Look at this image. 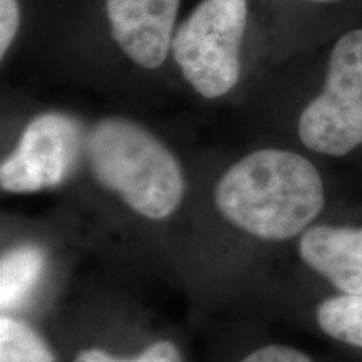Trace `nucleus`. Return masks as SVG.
<instances>
[{
  "mask_svg": "<svg viewBox=\"0 0 362 362\" xmlns=\"http://www.w3.org/2000/svg\"><path fill=\"white\" fill-rule=\"evenodd\" d=\"M298 2L309 4V6H337V4L347 2V0H298Z\"/></svg>",
  "mask_w": 362,
  "mask_h": 362,
  "instance_id": "obj_14",
  "label": "nucleus"
},
{
  "mask_svg": "<svg viewBox=\"0 0 362 362\" xmlns=\"http://www.w3.org/2000/svg\"><path fill=\"white\" fill-rule=\"evenodd\" d=\"M240 362H312L305 352L293 349L288 346H265L250 352Z\"/></svg>",
  "mask_w": 362,
  "mask_h": 362,
  "instance_id": "obj_13",
  "label": "nucleus"
},
{
  "mask_svg": "<svg viewBox=\"0 0 362 362\" xmlns=\"http://www.w3.org/2000/svg\"><path fill=\"white\" fill-rule=\"evenodd\" d=\"M19 4L17 0H0V56H6L19 29Z\"/></svg>",
  "mask_w": 362,
  "mask_h": 362,
  "instance_id": "obj_12",
  "label": "nucleus"
},
{
  "mask_svg": "<svg viewBox=\"0 0 362 362\" xmlns=\"http://www.w3.org/2000/svg\"><path fill=\"white\" fill-rule=\"evenodd\" d=\"M83 136L78 121L45 112L27 124L19 144L2 161L0 187L8 193H37L69 178L78 163Z\"/></svg>",
  "mask_w": 362,
  "mask_h": 362,
  "instance_id": "obj_5",
  "label": "nucleus"
},
{
  "mask_svg": "<svg viewBox=\"0 0 362 362\" xmlns=\"http://www.w3.org/2000/svg\"><path fill=\"white\" fill-rule=\"evenodd\" d=\"M300 259L347 296H362V228L315 225L302 233Z\"/></svg>",
  "mask_w": 362,
  "mask_h": 362,
  "instance_id": "obj_7",
  "label": "nucleus"
},
{
  "mask_svg": "<svg viewBox=\"0 0 362 362\" xmlns=\"http://www.w3.org/2000/svg\"><path fill=\"white\" fill-rule=\"evenodd\" d=\"M0 362H56L47 342L12 315L0 317Z\"/></svg>",
  "mask_w": 362,
  "mask_h": 362,
  "instance_id": "obj_10",
  "label": "nucleus"
},
{
  "mask_svg": "<svg viewBox=\"0 0 362 362\" xmlns=\"http://www.w3.org/2000/svg\"><path fill=\"white\" fill-rule=\"evenodd\" d=\"M245 27L247 0H203L176 29L173 57L203 98H221L237 86Z\"/></svg>",
  "mask_w": 362,
  "mask_h": 362,
  "instance_id": "obj_4",
  "label": "nucleus"
},
{
  "mask_svg": "<svg viewBox=\"0 0 362 362\" xmlns=\"http://www.w3.org/2000/svg\"><path fill=\"white\" fill-rule=\"evenodd\" d=\"M74 362H183V356L173 342L158 341L133 359L112 357L101 349H86L76 356Z\"/></svg>",
  "mask_w": 362,
  "mask_h": 362,
  "instance_id": "obj_11",
  "label": "nucleus"
},
{
  "mask_svg": "<svg viewBox=\"0 0 362 362\" xmlns=\"http://www.w3.org/2000/svg\"><path fill=\"white\" fill-rule=\"evenodd\" d=\"M317 322L327 336L362 349V296L327 298L317 309Z\"/></svg>",
  "mask_w": 362,
  "mask_h": 362,
  "instance_id": "obj_9",
  "label": "nucleus"
},
{
  "mask_svg": "<svg viewBox=\"0 0 362 362\" xmlns=\"http://www.w3.org/2000/svg\"><path fill=\"white\" fill-rule=\"evenodd\" d=\"M45 269L40 247L24 245L8 250L0 262V305L2 310L21 307L29 298Z\"/></svg>",
  "mask_w": 362,
  "mask_h": 362,
  "instance_id": "obj_8",
  "label": "nucleus"
},
{
  "mask_svg": "<svg viewBox=\"0 0 362 362\" xmlns=\"http://www.w3.org/2000/svg\"><path fill=\"white\" fill-rule=\"evenodd\" d=\"M180 0H106L116 44L134 64L156 69L173 42Z\"/></svg>",
  "mask_w": 362,
  "mask_h": 362,
  "instance_id": "obj_6",
  "label": "nucleus"
},
{
  "mask_svg": "<svg viewBox=\"0 0 362 362\" xmlns=\"http://www.w3.org/2000/svg\"><path fill=\"white\" fill-rule=\"evenodd\" d=\"M297 133L319 155L346 156L362 146V25L332 44L322 89L302 110Z\"/></svg>",
  "mask_w": 362,
  "mask_h": 362,
  "instance_id": "obj_3",
  "label": "nucleus"
},
{
  "mask_svg": "<svg viewBox=\"0 0 362 362\" xmlns=\"http://www.w3.org/2000/svg\"><path fill=\"white\" fill-rule=\"evenodd\" d=\"M86 151L98 183L144 218H168L183 202L187 185L178 160L143 126L123 117L99 121Z\"/></svg>",
  "mask_w": 362,
  "mask_h": 362,
  "instance_id": "obj_2",
  "label": "nucleus"
},
{
  "mask_svg": "<svg viewBox=\"0 0 362 362\" xmlns=\"http://www.w3.org/2000/svg\"><path fill=\"white\" fill-rule=\"evenodd\" d=\"M324 183L310 160L287 149H260L218 180L215 205L252 237L282 242L309 228L324 208Z\"/></svg>",
  "mask_w": 362,
  "mask_h": 362,
  "instance_id": "obj_1",
  "label": "nucleus"
}]
</instances>
